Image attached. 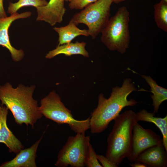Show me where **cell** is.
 I'll use <instances>...</instances> for the list:
<instances>
[{
    "label": "cell",
    "instance_id": "obj_1",
    "mask_svg": "<svg viewBox=\"0 0 167 167\" xmlns=\"http://www.w3.org/2000/svg\"><path fill=\"white\" fill-rule=\"evenodd\" d=\"M137 91L131 79H124L121 87L113 88L110 97L105 98L103 94L98 96L97 106L90 118V129L92 134L99 133L106 129L125 107H133L137 102L133 99H127L128 95Z\"/></svg>",
    "mask_w": 167,
    "mask_h": 167
},
{
    "label": "cell",
    "instance_id": "obj_2",
    "mask_svg": "<svg viewBox=\"0 0 167 167\" xmlns=\"http://www.w3.org/2000/svg\"><path fill=\"white\" fill-rule=\"evenodd\" d=\"M35 88L34 85L28 87L20 84L14 88L9 83L0 85L1 105L11 111L15 122L19 125H30L33 128L43 116L39 111L37 101L32 97Z\"/></svg>",
    "mask_w": 167,
    "mask_h": 167
},
{
    "label": "cell",
    "instance_id": "obj_3",
    "mask_svg": "<svg viewBox=\"0 0 167 167\" xmlns=\"http://www.w3.org/2000/svg\"><path fill=\"white\" fill-rule=\"evenodd\" d=\"M136 116L132 110L120 114L114 120L112 130L108 137L105 156L118 167L131 153L133 129L137 122Z\"/></svg>",
    "mask_w": 167,
    "mask_h": 167
},
{
    "label": "cell",
    "instance_id": "obj_4",
    "mask_svg": "<svg viewBox=\"0 0 167 167\" xmlns=\"http://www.w3.org/2000/svg\"><path fill=\"white\" fill-rule=\"evenodd\" d=\"M130 13L125 6L118 8L109 18L101 32V42L111 51L125 53L129 48L130 35Z\"/></svg>",
    "mask_w": 167,
    "mask_h": 167
},
{
    "label": "cell",
    "instance_id": "obj_5",
    "mask_svg": "<svg viewBox=\"0 0 167 167\" xmlns=\"http://www.w3.org/2000/svg\"><path fill=\"white\" fill-rule=\"evenodd\" d=\"M40 104L39 111L46 118L58 124H68L76 134L85 133L90 129V117L81 120L74 118L71 111L65 107L55 91L42 99Z\"/></svg>",
    "mask_w": 167,
    "mask_h": 167
},
{
    "label": "cell",
    "instance_id": "obj_6",
    "mask_svg": "<svg viewBox=\"0 0 167 167\" xmlns=\"http://www.w3.org/2000/svg\"><path fill=\"white\" fill-rule=\"evenodd\" d=\"M113 0H98L74 15L71 20L77 26L86 25L89 36L95 39L101 33L109 20Z\"/></svg>",
    "mask_w": 167,
    "mask_h": 167
},
{
    "label": "cell",
    "instance_id": "obj_7",
    "mask_svg": "<svg viewBox=\"0 0 167 167\" xmlns=\"http://www.w3.org/2000/svg\"><path fill=\"white\" fill-rule=\"evenodd\" d=\"M90 137L85 133L70 136L59 151L54 165L58 167H84Z\"/></svg>",
    "mask_w": 167,
    "mask_h": 167
},
{
    "label": "cell",
    "instance_id": "obj_8",
    "mask_svg": "<svg viewBox=\"0 0 167 167\" xmlns=\"http://www.w3.org/2000/svg\"><path fill=\"white\" fill-rule=\"evenodd\" d=\"M162 143L160 136L149 128L145 129L136 122L133 127L131 153L127 158L134 162L138 156L148 148Z\"/></svg>",
    "mask_w": 167,
    "mask_h": 167
},
{
    "label": "cell",
    "instance_id": "obj_9",
    "mask_svg": "<svg viewBox=\"0 0 167 167\" xmlns=\"http://www.w3.org/2000/svg\"><path fill=\"white\" fill-rule=\"evenodd\" d=\"M31 14L30 11L19 14L16 12L8 17L0 18V45L9 50L13 60L15 62L21 61L24 58V54L22 49H17L11 45L8 35L9 28L15 20L28 18Z\"/></svg>",
    "mask_w": 167,
    "mask_h": 167
},
{
    "label": "cell",
    "instance_id": "obj_10",
    "mask_svg": "<svg viewBox=\"0 0 167 167\" xmlns=\"http://www.w3.org/2000/svg\"><path fill=\"white\" fill-rule=\"evenodd\" d=\"M65 1V0H49L46 5L36 8V20L45 21L52 26L61 23L66 11Z\"/></svg>",
    "mask_w": 167,
    "mask_h": 167
},
{
    "label": "cell",
    "instance_id": "obj_11",
    "mask_svg": "<svg viewBox=\"0 0 167 167\" xmlns=\"http://www.w3.org/2000/svg\"><path fill=\"white\" fill-rule=\"evenodd\" d=\"M8 113L7 108L0 104V143L4 144L10 152L17 154L24 146L7 126Z\"/></svg>",
    "mask_w": 167,
    "mask_h": 167
},
{
    "label": "cell",
    "instance_id": "obj_12",
    "mask_svg": "<svg viewBox=\"0 0 167 167\" xmlns=\"http://www.w3.org/2000/svg\"><path fill=\"white\" fill-rule=\"evenodd\" d=\"M167 152L163 143L154 146L140 153L135 161L141 162L147 167H166Z\"/></svg>",
    "mask_w": 167,
    "mask_h": 167
},
{
    "label": "cell",
    "instance_id": "obj_13",
    "mask_svg": "<svg viewBox=\"0 0 167 167\" xmlns=\"http://www.w3.org/2000/svg\"><path fill=\"white\" fill-rule=\"evenodd\" d=\"M42 137L30 148L21 149L15 158L2 164L0 167H36V151Z\"/></svg>",
    "mask_w": 167,
    "mask_h": 167
},
{
    "label": "cell",
    "instance_id": "obj_14",
    "mask_svg": "<svg viewBox=\"0 0 167 167\" xmlns=\"http://www.w3.org/2000/svg\"><path fill=\"white\" fill-rule=\"evenodd\" d=\"M86 44L84 42L76 41L58 45L55 49L49 51L46 55L45 58L50 59L60 54H63L67 56L79 54L88 57L89 53L85 49Z\"/></svg>",
    "mask_w": 167,
    "mask_h": 167
},
{
    "label": "cell",
    "instance_id": "obj_15",
    "mask_svg": "<svg viewBox=\"0 0 167 167\" xmlns=\"http://www.w3.org/2000/svg\"><path fill=\"white\" fill-rule=\"evenodd\" d=\"M53 28L58 35V45L70 43L78 36H89L88 29H80L71 20L66 26L55 27Z\"/></svg>",
    "mask_w": 167,
    "mask_h": 167
},
{
    "label": "cell",
    "instance_id": "obj_16",
    "mask_svg": "<svg viewBox=\"0 0 167 167\" xmlns=\"http://www.w3.org/2000/svg\"><path fill=\"white\" fill-rule=\"evenodd\" d=\"M154 112L150 113L143 109L136 113L137 122L142 121L154 124L160 129L163 137L162 143L167 151V116L161 118L155 116Z\"/></svg>",
    "mask_w": 167,
    "mask_h": 167
},
{
    "label": "cell",
    "instance_id": "obj_17",
    "mask_svg": "<svg viewBox=\"0 0 167 167\" xmlns=\"http://www.w3.org/2000/svg\"><path fill=\"white\" fill-rule=\"evenodd\" d=\"M150 87L151 96L153 103L154 113L158 112L159 107L162 102L167 99V89L158 85L156 82L149 76L141 75Z\"/></svg>",
    "mask_w": 167,
    "mask_h": 167
},
{
    "label": "cell",
    "instance_id": "obj_18",
    "mask_svg": "<svg viewBox=\"0 0 167 167\" xmlns=\"http://www.w3.org/2000/svg\"><path fill=\"white\" fill-rule=\"evenodd\" d=\"M154 18L158 27L165 32H167V2L161 0L155 4Z\"/></svg>",
    "mask_w": 167,
    "mask_h": 167
},
{
    "label": "cell",
    "instance_id": "obj_19",
    "mask_svg": "<svg viewBox=\"0 0 167 167\" xmlns=\"http://www.w3.org/2000/svg\"><path fill=\"white\" fill-rule=\"evenodd\" d=\"M48 2L46 0H19L15 3L10 2L7 12L12 15L22 7L32 6L36 8L46 5Z\"/></svg>",
    "mask_w": 167,
    "mask_h": 167
},
{
    "label": "cell",
    "instance_id": "obj_20",
    "mask_svg": "<svg viewBox=\"0 0 167 167\" xmlns=\"http://www.w3.org/2000/svg\"><path fill=\"white\" fill-rule=\"evenodd\" d=\"M85 166L87 167H102L98 160L97 154L90 143L88 145L86 155Z\"/></svg>",
    "mask_w": 167,
    "mask_h": 167
},
{
    "label": "cell",
    "instance_id": "obj_21",
    "mask_svg": "<svg viewBox=\"0 0 167 167\" xmlns=\"http://www.w3.org/2000/svg\"><path fill=\"white\" fill-rule=\"evenodd\" d=\"M98 0H70L69 7L72 10H82Z\"/></svg>",
    "mask_w": 167,
    "mask_h": 167
},
{
    "label": "cell",
    "instance_id": "obj_22",
    "mask_svg": "<svg viewBox=\"0 0 167 167\" xmlns=\"http://www.w3.org/2000/svg\"><path fill=\"white\" fill-rule=\"evenodd\" d=\"M97 158L103 167H117L116 165L110 161L105 156L102 155H97Z\"/></svg>",
    "mask_w": 167,
    "mask_h": 167
},
{
    "label": "cell",
    "instance_id": "obj_23",
    "mask_svg": "<svg viewBox=\"0 0 167 167\" xmlns=\"http://www.w3.org/2000/svg\"><path fill=\"white\" fill-rule=\"evenodd\" d=\"M3 0H0V18L7 16L3 7Z\"/></svg>",
    "mask_w": 167,
    "mask_h": 167
},
{
    "label": "cell",
    "instance_id": "obj_24",
    "mask_svg": "<svg viewBox=\"0 0 167 167\" xmlns=\"http://www.w3.org/2000/svg\"><path fill=\"white\" fill-rule=\"evenodd\" d=\"M135 163L130 164V165L132 167H146L147 166L143 163L139 161H135Z\"/></svg>",
    "mask_w": 167,
    "mask_h": 167
},
{
    "label": "cell",
    "instance_id": "obj_25",
    "mask_svg": "<svg viewBox=\"0 0 167 167\" xmlns=\"http://www.w3.org/2000/svg\"><path fill=\"white\" fill-rule=\"evenodd\" d=\"M126 0H113V2L116 4H118L119 3L125 1Z\"/></svg>",
    "mask_w": 167,
    "mask_h": 167
},
{
    "label": "cell",
    "instance_id": "obj_26",
    "mask_svg": "<svg viewBox=\"0 0 167 167\" xmlns=\"http://www.w3.org/2000/svg\"><path fill=\"white\" fill-rule=\"evenodd\" d=\"M70 0H65V1L69 2Z\"/></svg>",
    "mask_w": 167,
    "mask_h": 167
},
{
    "label": "cell",
    "instance_id": "obj_27",
    "mask_svg": "<svg viewBox=\"0 0 167 167\" xmlns=\"http://www.w3.org/2000/svg\"><path fill=\"white\" fill-rule=\"evenodd\" d=\"M163 0L164 1H165L166 2H167V0Z\"/></svg>",
    "mask_w": 167,
    "mask_h": 167
},
{
    "label": "cell",
    "instance_id": "obj_28",
    "mask_svg": "<svg viewBox=\"0 0 167 167\" xmlns=\"http://www.w3.org/2000/svg\"></svg>",
    "mask_w": 167,
    "mask_h": 167
}]
</instances>
